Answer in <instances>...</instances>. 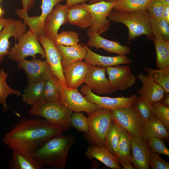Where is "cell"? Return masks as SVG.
<instances>
[{"label": "cell", "instance_id": "cell-24", "mask_svg": "<svg viewBox=\"0 0 169 169\" xmlns=\"http://www.w3.org/2000/svg\"><path fill=\"white\" fill-rule=\"evenodd\" d=\"M68 23L81 29L90 27L93 20L90 12L81 3L74 5L68 9Z\"/></svg>", "mask_w": 169, "mask_h": 169}, {"label": "cell", "instance_id": "cell-52", "mask_svg": "<svg viewBox=\"0 0 169 169\" xmlns=\"http://www.w3.org/2000/svg\"><path fill=\"white\" fill-rule=\"evenodd\" d=\"M102 0H105V1H107V2H116L118 0H98V2H100V1H101Z\"/></svg>", "mask_w": 169, "mask_h": 169}, {"label": "cell", "instance_id": "cell-35", "mask_svg": "<svg viewBox=\"0 0 169 169\" xmlns=\"http://www.w3.org/2000/svg\"><path fill=\"white\" fill-rule=\"evenodd\" d=\"M8 74L3 69L0 70V104L2 105L4 111L7 110L8 107L6 103L7 97L11 94H13L18 96L21 95L22 92L18 90L10 88L7 82Z\"/></svg>", "mask_w": 169, "mask_h": 169}, {"label": "cell", "instance_id": "cell-8", "mask_svg": "<svg viewBox=\"0 0 169 169\" xmlns=\"http://www.w3.org/2000/svg\"><path fill=\"white\" fill-rule=\"evenodd\" d=\"M115 2L102 0L93 4L81 3L90 12L93 18V24L87 29V32H96L100 35L108 30L110 21L107 18L113 9Z\"/></svg>", "mask_w": 169, "mask_h": 169}, {"label": "cell", "instance_id": "cell-9", "mask_svg": "<svg viewBox=\"0 0 169 169\" xmlns=\"http://www.w3.org/2000/svg\"><path fill=\"white\" fill-rule=\"evenodd\" d=\"M62 1L63 0H42L41 13L39 16H29L28 11L23 8L16 9L15 12L23 20L30 31L38 36L45 34L44 23L47 17L55 5Z\"/></svg>", "mask_w": 169, "mask_h": 169}, {"label": "cell", "instance_id": "cell-3", "mask_svg": "<svg viewBox=\"0 0 169 169\" xmlns=\"http://www.w3.org/2000/svg\"><path fill=\"white\" fill-rule=\"evenodd\" d=\"M150 17L146 9L125 13L112 10L108 18L114 23H122L128 29V38L130 43L134 39L144 35L148 38L154 37L150 24Z\"/></svg>", "mask_w": 169, "mask_h": 169}, {"label": "cell", "instance_id": "cell-47", "mask_svg": "<svg viewBox=\"0 0 169 169\" xmlns=\"http://www.w3.org/2000/svg\"><path fill=\"white\" fill-rule=\"evenodd\" d=\"M159 102L162 105L169 107V93H165L164 96L159 101Z\"/></svg>", "mask_w": 169, "mask_h": 169}, {"label": "cell", "instance_id": "cell-46", "mask_svg": "<svg viewBox=\"0 0 169 169\" xmlns=\"http://www.w3.org/2000/svg\"><path fill=\"white\" fill-rule=\"evenodd\" d=\"M88 1L89 0H66L65 4L69 8L74 5L85 3Z\"/></svg>", "mask_w": 169, "mask_h": 169}, {"label": "cell", "instance_id": "cell-34", "mask_svg": "<svg viewBox=\"0 0 169 169\" xmlns=\"http://www.w3.org/2000/svg\"><path fill=\"white\" fill-rule=\"evenodd\" d=\"M151 0H118L113 10L117 11L130 13L146 9Z\"/></svg>", "mask_w": 169, "mask_h": 169}, {"label": "cell", "instance_id": "cell-42", "mask_svg": "<svg viewBox=\"0 0 169 169\" xmlns=\"http://www.w3.org/2000/svg\"><path fill=\"white\" fill-rule=\"evenodd\" d=\"M165 4L161 0H151L146 10L151 18L158 19L162 18Z\"/></svg>", "mask_w": 169, "mask_h": 169}, {"label": "cell", "instance_id": "cell-18", "mask_svg": "<svg viewBox=\"0 0 169 169\" xmlns=\"http://www.w3.org/2000/svg\"><path fill=\"white\" fill-rule=\"evenodd\" d=\"M91 65L83 60L78 61L63 68L67 87L78 89L83 83Z\"/></svg>", "mask_w": 169, "mask_h": 169}, {"label": "cell", "instance_id": "cell-14", "mask_svg": "<svg viewBox=\"0 0 169 169\" xmlns=\"http://www.w3.org/2000/svg\"><path fill=\"white\" fill-rule=\"evenodd\" d=\"M27 26L20 19H8L5 25L0 32V64L8 55L10 48L9 38L15 40L27 31Z\"/></svg>", "mask_w": 169, "mask_h": 169}, {"label": "cell", "instance_id": "cell-31", "mask_svg": "<svg viewBox=\"0 0 169 169\" xmlns=\"http://www.w3.org/2000/svg\"><path fill=\"white\" fill-rule=\"evenodd\" d=\"M120 132V126L112 119L106 136L105 146L116 157Z\"/></svg>", "mask_w": 169, "mask_h": 169}, {"label": "cell", "instance_id": "cell-41", "mask_svg": "<svg viewBox=\"0 0 169 169\" xmlns=\"http://www.w3.org/2000/svg\"><path fill=\"white\" fill-rule=\"evenodd\" d=\"M147 143L150 151L169 156V150L166 147L164 140L157 137H151L148 139Z\"/></svg>", "mask_w": 169, "mask_h": 169}, {"label": "cell", "instance_id": "cell-33", "mask_svg": "<svg viewBox=\"0 0 169 169\" xmlns=\"http://www.w3.org/2000/svg\"><path fill=\"white\" fill-rule=\"evenodd\" d=\"M45 81L29 84L24 91L22 100L33 105L41 100Z\"/></svg>", "mask_w": 169, "mask_h": 169}, {"label": "cell", "instance_id": "cell-44", "mask_svg": "<svg viewBox=\"0 0 169 169\" xmlns=\"http://www.w3.org/2000/svg\"><path fill=\"white\" fill-rule=\"evenodd\" d=\"M23 8L27 11L30 10L35 4V0H22Z\"/></svg>", "mask_w": 169, "mask_h": 169}, {"label": "cell", "instance_id": "cell-7", "mask_svg": "<svg viewBox=\"0 0 169 169\" xmlns=\"http://www.w3.org/2000/svg\"><path fill=\"white\" fill-rule=\"evenodd\" d=\"M112 119L130 135L142 137L141 130L145 120L133 104L112 110Z\"/></svg>", "mask_w": 169, "mask_h": 169}, {"label": "cell", "instance_id": "cell-27", "mask_svg": "<svg viewBox=\"0 0 169 169\" xmlns=\"http://www.w3.org/2000/svg\"><path fill=\"white\" fill-rule=\"evenodd\" d=\"M8 165L11 169L45 168L44 165L35 161L30 154L13 151Z\"/></svg>", "mask_w": 169, "mask_h": 169}, {"label": "cell", "instance_id": "cell-15", "mask_svg": "<svg viewBox=\"0 0 169 169\" xmlns=\"http://www.w3.org/2000/svg\"><path fill=\"white\" fill-rule=\"evenodd\" d=\"M106 69L97 66H90L84 83L90 90L100 95L114 93L116 90L106 77Z\"/></svg>", "mask_w": 169, "mask_h": 169}, {"label": "cell", "instance_id": "cell-30", "mask_svg": "<svg viewBox=\"0 0 169 169\" xmlns=\"http://www.w3.org/2000/svg\"><path fill=\"white\" fill-rule=\"evenodd\" d=\"M152 40L156 52L157 68L169 67V41H165L155 37L153 38Z\"/></svg>", "mask_w": 169, "mask_h": 169}, {"label": "cell", "instance_id": "cell-22", "mask_svg": "<svg viewBox=\"0 0 169 169\" xmlns=\"http://www.w3.org/2000/svg\"><path fill=\"white\" fill-rule=\"evenodd\" d=\"M137 78L142 84L141 88L137 91L138 94L150 103L159 101L163 97L165 92L160 85L152 80L147 75L140 74Z\"/></svg>", "mask_w": 169, "mask_h": 169}, {"label": "cell", "instance_id": "cell-55", "mask_svg": "<svg viewBox=\"0 0 169 169\" xmlns=\"http://www.w3.org/2000/svg\"><path fill=\"white\" fill-rule=\"evenodd\" d=\"M63 0V1L64 0Z\"/></svg>", "mask_w": 169, "mask_h": 169}, {"label": "cell", "instance_id": "cell-21", "mask_svg": "<svg viewBox=\"0 0 169 169\" xmlns=\"http://www.w3.org/2000/svg\"><path fill=\"white\" fill-rule=\"evenodd\" d=\"M82 44L87 51L84 58L85 61L91 66L106 68L120 64H128L132 62L131 59L125 55H120L116 56H102L92 51L84 44Z\"/></svg>", "mask_w": 169, "mask_h": 169}, {"label": "cell", "instance_id": "cell-6", "mask_svg": "<svg viewBox=\"0 0 169 169\" xmlns=\"http://www.w3.org/2000/svg\"><path fill=\"white\" fill-rule=\"evenodd\" d=\"M17 40L18 43L9 50L7 56L9 59L18 62L29 56L36 58L37 54H39L42 59L46 58L44 50L39 42L37 35L29 30Z\"/></svg>", "mask_w": 169, "mask_h": 169}, {"label": "cell", "instance_id": "cell-13", "mask_svg": "<svg viewBox=\"0 0 169 169\" xmlns=\"http://www.w3.org/2000/svg\"><path fill=\"white\" fill-rule=\"evenodd\" d=\"M60 101L72 111H83L88 114L101 109L96 104L86 100L78 89L63 87Z\"/></svg>", "mask_w": 169, "mask_h": 169}, {"label": "cell", "instance_id": "cell-28", "mask_svg": "<svg viewBox=\"0 0 169 169\" xmlns=\"http://www.w3.org/2000/svg\"><path fill=\"white\" fill-rule=\"evenodd\" d=\"M63 87L59 79L53 76L45 81L41 100L50 102L60 101Z\"/></svg>", "mask_w": 169, "mask_h": 169}, {"label": "cell", "instance_id": "cell-51", "mask_svg": "<svg viewBox=\"0 0 169 169\" xmlns=\"http://www.w3.org/2000/svg\"><path fill=\"white\" fill-rule=\"evenodd\" d=\"M98 0H89V4H93L98 2Z\"/></svg>", "mask_w": 169, "mask_h": 169}, {"label": "cell", "instance_id": "cell-53", "mask_svg": "<svg viewBox=\"0 0 169 169\" xmlns=\"http://www.w3.org/2000/svg\"><path fill=\"white\" fill-rule=\"evenodd\" d=\"M166 5H169V0H161Z\"/></svg>", "mask_w": 169, "mask_h": 169}, {"label": "cell", "instance_id": "cell-23", "mask_svg": "<svg viewBox=\"0 0 169 169\" xmlns=\"http://www.w3.org/2000/svg\"><path fill=\"white\" fill-rule=\"evenodd\" d=\"M85 155L90 160L95 158L112 169H122L119 163L117 157L105 146H98L92 144L88 147Z\"/></svg>", "mask_w": 169, "mask_h": 169}, {"label": "cell", "instance_id": "cell-12", "mask_svg": "<svg viewBox=\"0 0 169 169\" xmlns=\"http://www.w3.org/2000/svg\"><path fill=\"white\" fill-rule=\"evenodd\" d=\"M18 68L25 72L28 84L45 81L53 76L47 61H43L36 58H33L31 60L25 59L21 60L18 62Z\"/></svg>", "mask_w": 169, "mask_h": 169}, {"label": "cell", "instance_id": "cell-48", "mask_svg": "<svg viewBox=\"0 0 169 169\" xmlns=\"http://www.w3.org/2000/svg\"><path fill=\"white\" fill-rule=\"evenodd\" d=\"M120 165L124 169H135V168L132 166L131 163V162L121 163Z\"/></svg>", "mask_w": 169, "mask_h": 169}, {"label": "cell", "instance_id": "cell-37", "mask_svg": "<svg viewBox=\"0 0 169 169\" xmlns=\"http://www.w3.org/2000/svg\"><path fill=\"white\" fill-rule=\"evenodd\" d=\"M152 114L155 118L163 124L169 131V107L162 105L159 101L151 103Z\"/></svg>", "mask_w": 169, "mask_h": 169}, {"label": "cell", "instance_id": "cell-32", "mask_svg": "<svg viewBox=\"0 0 169 169\" xmlns=\"http://www.w3.org/2000/svg\"><path fill=\"white\" fill-rule=\"evenodd\" d=\"M147 75L154 82L161 85L165 93H169V67L154 69L142 66Z\"/></svg>", "mask_w": 169, "mask_h": 169}, {"label": "cell", "instance_id": "cell-1", "mask_svg": "<svg viewBox=\"0 0 169 169\" xmlns=\"http://www.w3.org/2000/svg\"><path fill=\"white\" fill-rule=\"evenodd\" d=\"M64 131L44 118L23 119L6 133L3 140L13 151L31 155Z\"/></svg>", "mask_w": 169, "mask_h": 169}, {"label": "cell", "instance_id": "cell-26", "mask_svg": "<svg viewBox=\"0 0 169 169\" xmlns=\"http://www.w3.org/2000/svg\"><path fill=\"white\" fill-rule=\"evenodd\" d=\"M56 46L62 57L61 64L63 68L75 62L83 60L87 53L85 48L81 43L69 46Z\"/></svg>", "mask_w": 169, "mask_h": 169}, {"label": "cell", "instance_id": "cell-10", "mask_svg": "<svg viewBox=\"0 0 169 169\" xmlns=\"http://www.w3.org/2000/svg\"><path fill=\"white\" fill-rule=\"evenodd\" d=\"M80 92L89 102L97 105L100 108L111 110L129 106L133 104L137 95L133 94L128 97L115 98L101 96L95 94L85 84L81 87Z\"/></svg>", "mask_w": 169, "mask_h": 169}, {"label": "cell", "instance_id": "cell-49", "mask_svg": "<svg viewBox=\"0 0 169 169\" xmlns=\"http://www.w3.org/2000/svg\"><path fill=\"white\" fill-rule=\"evenodd\" d=\"M7 19L3 17H0V32L5 25Z\"/></svg>", "mask_w": 169, "mask_h": 169}, {"label": "cell", "instance_id": "cell-5", "mask_svg": "<svg viewBox=\"0 0 169 169\" xmlns=\"http://www.w3.org/2000/svg\"><path fill=\"white\" fill-rule=\"evenodd\" d=\"M112 111L101 108L88 114L89 130L85 135L90 143L105 146L106 136L112 119Z\"/></svg>", "mask_w": 169, "mask_h": 169}, {"label": "cell", "instance_id": "cell-40", "mask_svg": "<svg viewBox=\"0 0 169 169\" xmlns=\"http://www.w3.org/2000/svg\"><path fill=\"white\" fill-rule=\"evenodd\" d=\"M133 104L144 119L145 122L153 117L151 111V103L141 96L137 97Z\"/></svg>", "mask_w": 169, "mask_h": 169}, {"label": "cell", "instance_id": "cell-36", "mask_svg": "<svg viewBox=\"0 0 169 169\" xmlns=\"http://www.w3.org/2000/svg\"><path fill=\"white\" fill-rule=\"evenodd\" d=\"M169 23L162 18L158 19L150 17V24L154 37L165 41H169Z\"/></svg>", "mask_w": 169, "mask_h": 169}, {"label": "cell", "instance_id": "cell-4", "mask_svg": "<svg viewBox=\"0 0 169 169\" xmlns=\"http://www.w3.org/2000/svg\"><path fill=\"white\" fill-rule=\"evenodd\" d=\"M73 111L60 101L50 102L40 100L30 109L31 115L42 117L64 131L71 126L70 120Z\"/></svg>", "mask_w": 169, "mask_h": 169}, {"label": "cell", "instance_id": "cell-50", "mask_svg": "<svg viewBox=\"0 0 169 169\" xmlns=\"http://www.w3.org/2000/svg\"><path fill=\"white\" fill-rule=\"evenodd\" d=\"M5 13L4 10L3 9L2 7L0 6V17H3V15Z\"/></svg>", "mask_w": 169, "mask_h": 169}, {"label": "cell", "instance_id": "cell-2", "mask_svg": "<svg viewBox=\"0 0 169 169\" xmlns=\"http://www.w3.org/2000/svg\"><path fill=\"white\" fill-rule=\"evenodd\" d=\"M75 141L72 135L61 134L47 141L36 152L30 155L44 165L64 169L66 166L69 151Z\"/></svg>", "mask_w": 169, "mask_h": 169}, {"label": "cell", "instance_id": "cell-17", "mask_svg": "<svg viewBox=\"0 0 169 169\" xmlns=\"http://www.w3.org/2000/svg\"><path fill=\"white\" fill-rule=\"evenodd\" d=\"M68 8L65 4H57L47 17L44 23L45 34L53 39L62 25L68 23Z\"/></svg>", "mask_w": 169, "mask_h": 169}, {"label": "cell", "instance_id": "cell-43", "mask_svg": "<svg viewBox=\"0 0 169 169\" xmlns=\"http://www.w3.org/2000/svg\"><path fill=\"white\" fill-rule=\"evenodd\" d=\"M149 166L151 169H169V163L164 160L157 153L150 151Z\"/></svg>", "mask_w": 169, "mask_h": 169}, {"label": "cell", "instance_id": "cell-29", "mask_svg": "<svg viewBox=\"0 0 169 169\" xmlns=\"http://www.w3.org/2000/svg\"><path fill=\"white\" fill-rule=\"evenodd\" d=\"M120 128L117 157L119 164L120 163L131 162L132 157L131 135L123 128L121 127Z\"/></svg>", "mask_w": 169, "mask_h": 169}, {"label": "cell", "instance_id": "cell-11", "mask_svg": "<svg viewBox=\"0 0 169 169\" xmlns=\"http://www.w3.org/2000/svg\"><path fill=\"white\" fill-rule=\"evenodd\" d=\"M38 39L44 50L46 60L50 67L53 75L59 79L64 87H67L61 64L62 57L53 40L45 34L38 36Z\"/></svg>", "mask_w": 169, "mask_h": 169}, {"label": "cell", "instance_id": "cell-39", "mask_svg": "<svg viewBox=\"0 0 169 169\" xmlns=\"http://www.w3.org/2000/svg\"><path fill=\"white\" fill-rule=\"evenodd\" d=\"M70 123L72 126L79 132L86 134L89 130L88 121L81 112H74L71 115Z\"/></svg>", "mask_w": 169, "mask_h": 169}, {"label": "cell", "instance_id": "cell-25", "mask_svg": "<svg viewBox=\"0 0 169 169\" xmlns=\"http://www.w3.org/2000/svg\"><path fill=\"white\" fill-rule=\"evenodd\" d=\"M141 134L142 138L146 141L150 138L155 137L168 142L169 131L161 122L154 117L144 122Z\"/></svg>", "mask_w": 169, "mask_h": 169}, {"label": "cell", "instance_id": "cell-38", "mask_svg": "<svg viewBox=\"0 0 169 169\" xmlns=\"http://www.w3.org/2000/svg\"><path fill=\"white\" fill-rule=\"evenodd\" d=\"M53 40L56 45H74L79 42V33L72 31H63L58 34Z\"/></svg>", "mask_w": 169, "mask_h": 169}, {"label": "cell", "instance_id": "cell-16", "mask_svg": "<svg viewBox=\"0 0 169 169\" xmlns=\"http://www.w3.org/2000/svg\"><path fill=\"white\" fill-rule=\"evenodd\" d=\"M111 85L117 91H123L134 85L136 77L131 71L130 67L125 64L106 68Z\"/></svg>", "mask_w": 169, "mask_h": 169}, {"label": "cell", "instance_id": "cell-20", "mask_svg": "<svg viewBox=\"0 0 169 169\" xmlns=\"http://www.w3.org/2000/svg\"><path fill=\"white\" fill-rule=\"evenodd\" d=\"M87 34L89 38L87 43V46L102 49L108 52L119 55H126L131 52V49L129 46L122 45L117 41L104 38L96 32H87Z\"/></svg>", "mask_w": 169, "mask_h": 169}, {"label": "cell", "instance_id": "cell-54", "mask_svg": "<svg viewBox=\"0 0 169 169\" xmlns=\"http://www.w3.org/2000/svg\"><path fill=\"white\" fill-rule=\"evenodd\" d=\"M2 0H0V3L1 2Z\"/></svg>", "mask_w": 169, "mask_h": 169}, {"label": "cell", "instance_id": "cell-19", "mask_svg": "<svg viewBox=\"0 0 169 169\" xmlns=\"http://www.w3.org/2000/svg\"><path fill=\"white\" fill-rule=\"evenodd\" d=\"M131 135V163L136 169H149L150 150L147 141L142 137Z\"/></svg>", "mask_w": 169, "mask_h": 169}, {"label": "cell", "instance_id": "cell-45", "mask_svg": "<svg viewBox=\"0 0 169 169\" xmlns=\"http://www.w3.org/2000/svg\"><path fill=\"white\" fill-rule=\"evenodd\" d=\"M162 18L169 23V5L165 4L162 13Z\"/></svg>", "mask_w": 169, "mask_h": 169}]
</instances>
